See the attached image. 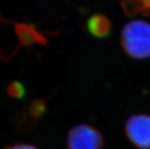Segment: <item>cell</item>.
Wrapping results in <instances>:
<instances>
[{"label": "cell", "instance_id": "cell-7", "mask_svg": "<svg viewBox=\"0 0 150 149\" xmlns=\"http://www.w3.org/2000/svg\"><path fill=\"white\" fill-rule=\"evenodd\" d=\"M121 6L124 13L129 16L135 15L150 16V0L149 1H124L121 2Z\"/></svg>", "mask_w": 150, "mask_h": 149}, {"label": "cell", "instance_id": "cell-1", "mask_svg": "<svg viewBox=\"0 0 150 149\" xmlns=\"http://www.w3.org/2000/svg\"><path fill=\"white\" fill-rule=\"evenodd\" d=\"M120 41L126 53L132 58H149L150 24L142 20L129 21L122 29Z\"/></svg>", "mask_w": 150, "mask_h": 149}, {"label": "cell", "instance_id": "cell-8", "mask_svg": "<svg viewBox=\"0 0 150 149\" xmlns=\"http://www.w3.org/2000/svg\"><path fill=\"white\" fill-rule=\"evenodd\" d=\"M7 91L10 97L17 99L23 98L26 93L24 85L18 81L11 82L8 86Z\"/></svg>", "mask_w": 150, "mask_h": 149}, {"label": "cell", "instance_id": "cell-5", "mask_svg": "<svg viewBox=\"0 0 150 149\" xmlns=\"http://www.w3.org/2000/svg\"><path fill=\"white\" fill-rule=\"evenodd\" d=\"M47 109L46 100L38 99L33 101L28 107L26 110L21 112L19 116L18 123L21 128H30L40 119V117L44 115Z\"/></svg>", "mask_w": 150, "mask_h": 149}, {"label": "cell", "instance_id": "cell-4", "mask_svg": "<svg viewBox=\"0 0 150 149\" xmlns=\"http://www.w3.org/2000/svg\"><path fill=\"white\" fill-rule=\"evenodd\" d=\"M15 26V34L19 41V46H28L38 44L44 45L47 44V38L33 25L25 23L12 22Z\"/></svg>", "mask_w": 150, "mask_h": 149}, {"label": "cell", "instance_id": "cell-9", "mask_svg": "<svg viewBox=\"0 0 150 149\" xmlns=\"http://www.w3.org/2000/svg\"><path fill=\"white\" fill-rule=\"evenodd\" d=\"M6 149H38L35 146L28 144H15L14 145L7 147Z\"/></svg>", "mask_w": 150, "mask_h": 149}, {"label": "cell", "instance_id": "cell-3", "mask_svg": "<svg viewBox=\"0 0 150 149\" xmlns=\"http://www.w3.org/2000/svg\"><path fill=\"white\" fill-rule=\"evenodd\" d=\"M127 136L133 145L140 149H150V116L138 114L127 119Z\"/></svg>", "mask_w": 150, "mask_h": 149}, {"label": "cell", "instance_id": "cell-2", "mask_svg": "<svg viewBox=\"0 0 150 149\" xmlns=\"http://www.w3.org/2000/svg\"><path fill=\"white\" fill-rule=\"evenodd\" d=\"M67 146L69 149H102L104 138L97 129L79 124L69 131Z\"/></svg>", "mask_w": 150, "mask_h": 149}, {"label": "cell", "instance_id": "cell-6", "mask_svg": "<svg viewBox=\"0 0 150 149\" xmlns=\"http://www.w3.org/2000/svg\"><path fill=\"white\" fill-rule=\"evenodd\" d=\"M87 28L93 36L98 38H105L110 34L111 24L105 15L95 14L88 20Z\"/></svg>", "mask_w": 150, "mask_h": 149}]
</instances>
